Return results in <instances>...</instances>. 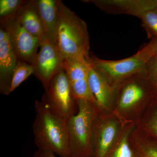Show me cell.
I'll list each match as a JSON object with an SVG mask.
<instances>
[{"label": "cell", "instance_id": "30bf717a", "mask_svg": "<svg viewBox=\"0 0 157 157\" xmlns=\"http://www.w3.org/2000/svg\"><path fill=\"white\" fill-rule=\"evenodd\" d=\"M63 69L67 77L72 95L76 101L87 100L98 107L90 89L89 76L90 65L86 59H65L63 62Z\"/></svg>", "mask_w": 157, "mask_h": 157}, {"label": "cell", "instance_id": "2e32d148", "mask_svg": "<svg viewBox=\"0 0 157 157\" xmlns=\"http://www.w3.org/2000/svg\"><path fill=\"white\" fill-rule=\"evenodd\" d=\"M135 127V122L124 123L117 139L106 157H137L130 139Z\"/></svg>", "mask_w": 157, "mask_h": 157}, {"label": "cell", "instance_id": "5bb4252c", "mask_svg": "<svg viewBox=\"0 0 157 157\" xmlns=\"http://www.w3.org/2000/svg\"><path fill=\"white\" fill-rule=\"evenodd\" d=\"M15 18L32 35L39 39L45 36L36 0H26L17 12Z\"/></svg>", "mask_w": 157, "mask_h": 157}, {"label": "cell", "instance_id": "4fadbf2b", "mask_svg": "<svg viewBox=\"0 0 157 157\" xmlns=\"http://www.w3.org/2000/svg\"><path fill=\"white\" fill-rule=\"evenodd\" d=\"M19 61L11 47L8 33L0 27V93L10 94L12 76Z\"/></svg>", "mask_w": 157, "mask_h": 157}, {"label": "cell", "instance_id": "9c48e42d", "mask_svg": "<svg viewBox=\"0 0 157 157\" xmlns=\"http://www.w3.org/2000/svg\"><path fill=\"white\" fill-rule=\"evenodd\" d=\"M123 123L113 113L99 112L94 133V157H106L115 143Z\"/></svg>", "mask_w": 157, "mask_h": 157}, {"label": "cell", "instance_id": "5b68a950", "mask_svg": "<svg viewBox=\"0 0 157 157\" xmlns=\"http://www.w3.org/2000/svg\"><path fill=\"white\" fill-rule=\"evenodd\" d=\"M157 50V39L153 38L142 49L127 58L109 60L89 55L86 59L92 67L113 81L121 82L135 74L144 73L147 65L155 55Z\"/></svg>", "mask_w": 157, "mask_h": 157}, {"label": "cell", "instance_id": "44dd1931", "mask_svg": "<svg viewBox=\"0 0 157 157\" xmlns=\"http://www.w3.org/2000/svg\"><path fill=\"white\" fill-rule=\"evenodd\" d=\"M150 39H157V9L144 12L139 17Z\"/></svg>", "mask_w": 157, "mask_h": 157}, {"label": "cell", "instance_id": "e0dca14e", "mask_svg": "<svg viewBox=\"0 0 157 157\" xmlns=\"http://www.w3.org/2000/svg\"><path fill=\"white\" fill-rule=\"evenodd\" d=\"M136 127L157 142V96L155 95L136 122Z\"/></svg>", "mask_w": 157, "mask_h": 157}, {"label": "cell", "instance_id": "d6986e66", "mask_svg": "<svg viewBox=\"0 0 157 157\" xmlns=\"http://www.w3.org/2000/svg\"><path fill=\"white\" fill-rule=\"evenodd\" d=\"M33 68L32 65L19 61L12 76L10 93L14 91L29 76L33 74Z\"/></svg>", "mask_w": 157, "mask_h": 157}, {"label": "cell", "instance_id": "603a6c76", "mask_svg": "<svg viewBox=\"0 0 157 157\" xmlns=\"http://www.w3.org/2000/svg\"><path fill=\"white\" fill-rule=\"evenodd\" d=\"M34 157H59L53 153L38 150L35 152Z\"/></svg>", "mask_w": 157, "mask_h": 157}, {"label": "cell", "instance_id": "8992f818", "mask_svg": "<svg viewBox=\"0 0 157 157\" xmlns=\"http://www.w3.org/2000/svg\"><path fill=\"white\" fill-rule=\"evenodd\" d=\"M45 90L41 102L45 108L67 121L75 115L77 102L72 95L63 69L54 76Z\"/></svg>", "mask_w": 157, "mask_h": 157}, {"label": "cell", "instance_id": "8fae6325", "mask_svg": "<svg viewBox=\"0 0 157 157\" xmlns=\"http://www.w3.org/2000/svg\"><path fill=\"white\" fill-rule=\"evenodd\" d=\"M120 83L113 81L90 66L89 85L90 90L97 101L100 113L113 112Z\"/></svg>", "mask_w": 157, "mask_h": 157}, {"label": "cell", "instance_id": "277c9868", "mask_svg": "<svg viewBox=\"0 0 157 157\" xmlns=\"http://www.w3.org/2000/svg\"><path fill=\"white\" fill-rule=\"evenodd\" d=\"M78 111L67 121L70 157H94V133L99 109L87 100H76Z\"/></svg>", "mask_w": 157, "mask_h": 157}, {"label": "cell", "instance_id": "7402d4cb", "mask_svg": "<svg viewBox=\"0 0 157 157\" xmlns=\"http://www.w3.org/2000/svg\"><path fill=\"white\" fill-rule=\"evenodd\" d=\"M144 73L157 96V56L156 55L147 65Z\"/></svg>", "mask_w": 157, "mask_h": 157}, {"label": "cell", "instance_id": "cb8c5ba5", "mask_svg": "<svg viewBox=\"0 0 157 157\" xmlns=\"http://www.w3.org/2000/svg\"><path fill=\"white\" fill-rule=\"evenodd\" d=\"M156 55L157 56V52H156Z\"/></svg>", "mask_w": 157, "mask_h": 157}, {"label": "cell", "instance_id": "52a82bcc", "mask_svg": "<svg viewBox=\"0 0 157 157\" xmlns=\"http://www.w3.org/2000/svg\"><path fill=\"white\" fill-rule=\"evenodd\" d=\"M40 50L32 66L33 74L46 90L54 76L63 69V58L55 42L46 36L40 39Z\"/></svg>", "mask_w": 157, "mask_h": 157}, {"label": "cell", "instance_id": "ba28073f", "mask_svg": "<svg viewBox=\"0 0 157 157\" xmlns=\"http://www.w3.org/2000/svg\"><path fill=\"white\" fill-rule=\"evenodd\" d=\"M0 22L8 33L11 47L19 61L32 65L40 47L39 38L26 30L15 17Z\"/></svg>", "mask_w": 157, "mask_h": 157}, {"label": "cell", "instance_id": "ac0fdd59", "mask_svg": "<svg viewBox=\"0 0 157 157\" xmlns=\"http://www.w3.org/2000/svg\"><path fill=\"white\" fill-rule=\"evenodd\" d=\"M130 142L137 157H157V142L135 127Z\"/></svg>", "mask_w": 157, "mask_h": 157}, {"label": "cell", "instance_id": "6da1fadb", "mask_svg": "<svg viewBox=\"0 0 157 157\" xmlns=\"http://www.w3.org/2000/svg\"><path fill=\"white\" fill-rule=\"evenodd\" d=\"M57 48L64 60L87 58L90 39L86 23L61 0H57Z\"/></svg>", "mask_w": 157, "mask_h": 157}, {"label": "cell", "instance_id": "ffe728a7", "mask_svg": "<svg viewBox=\"0 0 157 157\" xmlns=\"http://www.w3.org/2000/svg\"><path fill=\"white\" fill-rule=\"evenodd\" d=\"M26 0H1L0 22L16 17Z\"/></svg>", "mask_w": 157, "mask_h": 157}, {"label": "cell", "instance_id": "3957f363", "mask_svg": "<svg viewBox=\"0 0 157 157\" xmlns=\"http://www.w3.org/2000/svg\"><path fill=\"white\" fill-rule=\"evenodd\" d=\"M155 95L144 73L135 74L121 82L113 113L123 123L135 122Z\"/></svg>", "mask_w": 157, "mask_h": 157}, {"label": "cell", "instance_id": "7c38bea8", "mask_svg": "<svg viewBox=\"0 0 157 157\" xmlns=\"http://www.w3.org/2000/svg\"><path fill=\"white\" fill-rule=\"evenodd\" d=\"M113 14H125L139 18L146 11L157 9V0H83Z\"/></svg>", "mask_w": 157, "mask_h": 157}, {"label": "cell", "instance_id": "7a4b0ae2", "mask_svg": "<svg viewBox=\"0 0 157 157\" xmlns=\"http://www.w3.org/2000/svg\"><path fill=\"white\" fill-rule=\"evenodd\" d=\"M35 108L33 132L38 150L70 157L67 121L48 110L40 101H35Z\"/></svg>", "mask_w": 157, "mask_h": 157}, {"label": "cell", "instance_id": "9a60e30c", "mask_svg": "<svg viewBox=\"0 0 157 157\" xmlns=\"http://www.w3.org/2000/svg\"><path fill=\"white\" fill-rule=\"evenodd\" d=\"M36 1L45 36L55 42L58 20L57 0Z\"/></svg>", "mask_w": 157, "mask_h": 157}]
</instances>
